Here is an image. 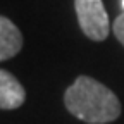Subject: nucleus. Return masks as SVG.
Listing matches in <instances>:
<instances>
[{"instance_id": "1", "label": "nucleus", "mask_w": 124, "mask_h": 124, "mask_svg": "<svg viewBox=\"0 0 124 124\" xmlns=\"http://www.w3.org/2000/svg\"><path fill=\"white\" fill-rule=\"evenodd\" d=\"M66 108L83 122L107 124L121 116L117 95L90 76H79L64 93Z\"/></svg>"}, {"instance_id": "2", "label": "nucleus", "mask_w": 124, "mask_h": 124, "mask_svg": "<svg viewBox=\"0 0 124 124\" xmlns=\"http://www.w3.org/2000/svg\"><path fill=\"white\" fill-rule=\"evenodd\" d=\"M74 7L83 33L90 40L103 41L110 33V23L102 0H74Z\"/></svg>"}, {"instance_id": "3", "label": "nucleus", "mask_w": 124, "mask_h": 124, "mask_svg": "<svg viewBox=\"0 0 124 124\" xmlns=\"http://www.w3.org/2000/svg\"><path fill=\"white\" fill-rule=\"evenodd\" d=\"M26 91L23 85L5 69H0V108L14 110L24 103Z\"/></svg>"}, {"instance_id": "4", "label": "nucleus", "mask_w": 124, "mask_h": 124, "mask_svg": "<svg viewBox=\"0 0 124 124\" xmlns=\"http://www.w3.org/2000/svg\"><path fill=\"white\" fill-rule=\"evenodd\" d=\"M23 46V36L10 19L0 16V60H7L19 54Z\"/></svg>"}, {"instance_id": "5", "label": "nucleus", "mask_w": 124, "mask_h": 124, "mask_svg": "<svg viewBox=\"0 0 124 124\" xmlns=\"http://www.w3.org/2000/svg\"><path fill=\"white\" fill-rule=\"evenodd\" d=\"M112 29H114V35H116V38H117V40H119V41L124 45V12L117 16V19L114 21Z\"/></svg>"}, {"instance_id": "6", "label": "nucleus", "mask_w": 124, "mask_h": 124, "mask_svg": "<svg viewBox=\"0 0 124 124\" xmlns=\"http://www.w3.org/2000/svg\"><path fill=\"white\" fill-rule=\"evenodd\" d=\"M122 9H124V0H122Z\"/></svg>"}]
</instances>
